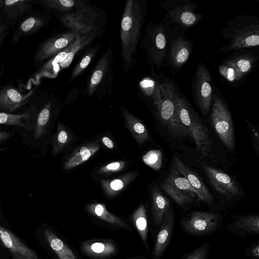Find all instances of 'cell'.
Returning <instances> with one entry per match:
<instances>
[{
  "label": "cell",
  "instance_id": "6da1fadb",
  "mask_svg": "<svg viewBox=\"0 0 259 259\" xmlns=\"http://www.w3.org/2000/svg\"><path fill=\"white\" fill-rule=\"evenodd\" d=\"M147 2L127 0L121 18L120 38L121 43L122 68H131L135 62L142 27L147 13Z\"/></svg>",
  "mask_w": 259,
  "mask_h": 259
},
{
  "label": "cell",
  "instance_id": "7a4b0ae2",
  "mask_svg": "<svg viewBox=\"0 0 259 259\" xmlns=\"http://www.w3.org/2000/svg\"><path fill=\"white\" fill-rule=\"evenodd\" d=\"M229 43L219 51L228 52L249 49L259 45V20L252 15H242L229 20L220 31Z\"/></svg>",
  "mask_w": 259,
  "mask_h": 259
},
{
  "label": "cell",
  "instance_id": "3957f363",
  "mask_svg": "<svg viewBox=\"0 0 259 259\" xmlns=\"http://www.w3.org/2000/svg\"><path fill=\"white\" fill-rule=\"evenodd\" d=\"M176 112L180 122L194 140L197 151L203 156H207L211 146L207 129L179 90L176 97Z\"/></svg>",
  "mask_w": 259,
  "mask_h": 259
},
{
  "label": "cell",
  "instance_id": "277c9868",
  "mask_svg": "<svg viewBox=\"0 0 259 259\" xmlns=\"http://www.w3.org/2000/svg\"><path fill=\"white\" fill-rule=\"evenodd\" d=\"M162 99L156 108L158 117L174 137L191 136L180 122L176 112V97L178 91L173 83L168 80L160 82Z\"/></svg>",
  "mask_w": 259,
  "mask_h": 259
},
{
  "label": "cell",
  "instance_id": "5b68a950",
  "mask_svg": "<svg viewBox=\"0 0 259 259\" xmlns=\"http://www.w3.org/2000/svg\"><path fill=\"white\" fill-rule=\"evenodd\" d=\"M166 33L163 22H150L145 29L141 45L145 50L149 63L159 69L163 65L166 54Z\"/></svg>",
  "mask_w": 259,
  "mask_h": 259
},
{
  "label": "cell",
  "instance_id": "8992f818",
  "mask_svg": "<svg viewBox=\"0 0 259 259\" xmlns=\"http://www.w3.org/2000/svg\"><path fill=\"white\" fill-rule=\"evenodd\" d=\"M210 120L214 130L229 150L235 146V137L231 112L225 101L217 94L212 97Z\"/></svg>",
  "mask_w": 259,
  "mask_h": 259
},
{
  "label": "cell",
  "instance_id": "52a82bcc",
  "mask_svg": "<svg viewBox=\"0 0 259 259\" xmlns=\"http://www.w3.org/2000/svg\"><path fill=\"white\" fill-rule=\"evenodd\" d=\"M113 59L112 46L102 53L91 74L88 85V94L91 96L104 95L111 89L113 79Z\"/></svg>",
  "mask_w": 259,
  "mask_h": 259
},
{
  "label": "cell",
  "instance_id": "ba28073f",
  "mask_svg": "<svg viewBox=\"0 0 259 259\" xmlns=\"http://www.w3.org/2000/svg\"><path fill=\"white\" fill-rule=\"evenodd\" d=\"M160 5L166 12L163 22L189 28L195 25L203 17L202 14L195 11L199 6L190 1L166 0Z\"/></svg>",
  "mask_w": 259,
  "mask_h": 259
},
{
  "label": "cell",
  "instance_id": "9c48e42d",
  "mask_svg": "<svg viewBox=\"0 0 259 259\" xmlns=\"http://www.w3.org/2000/svg\"><path fill=\"white\" fill-rule=\"evenodd\" d=\"M59 20L71 31L80 35L98 33L99 29V15L88 5L74 12L59 15Z\"/></svg>",
  "mask_w": 259,
  "mask_h": 259
},
{
  "label": "cell",
  "instance_id": "30bf717a",
  "mask_svg": "<svg viewBox=\"0 0 259 259\" xmlns=\"http://www.w3.org/2000/svg\"><path fill=\"white\" fill-rule=\"evenodd\" d=\"M160 187L181 206L191 203L198 197L196 191L173 165Z\"/></svg>",
  "mask_w": 259,
  "mask_h": 259
},
{
  "label": "cell",
  "instance_id": "8fae6325",
  "mask_svg": "<svg viewBox=\"0 0 259 259\" xmlns=\"http://www.w3.org/2000/svg\"><path fill=\"white\" fill-rule=\"evenodd\" d=\"M257 59L252 54H238L224 60L219 65V71L227 81L238 82L251 72Z\"/></svg>",
  "mask_w": 259,
  "mask_h": 259
},
{
  "label": "cell",
  "instance_id": "7c38bea8",
  "mask_svg": "<svg viewBox=\"0 0 259 259\" xmlns=\"http://www.w3.org/2000/svg\"><path fill=\"white\" fill-rule=\"evenodd\" d=\"M210 73L202 63L198 64L193 80V94L201 111L208 113L211 105L213 92Z\"/></svg>",
  "mask_w": 259,
  "mask_h": 259
},
{
  "label": "cell",
  "instance_id": "4fadbf2b",
  "mask_svg": "<svg viewBox=\"0 0 259 259\" xmlns=\"http://www.w3.org/2000/svg\"><path fill=\"white\" fill-rule=\"evenodd\" d=\"M78 34L69 31L50 37L39 47L35 55L37 61L52 58L61 52L71 47L76 41Z\"/></svg>",
  "mask_w": 259,
  "mask_h": 259
},
{
  "label": "cell",
  "instance_id": "5bb4252c",
  "mask_svg": "<svg viewBox=\"0 0 259 259\" xmlns=\"http://www.w3.org/2000/svg\"><path fill=\"white\" fill-rule=\"evenodd\" d=\"M203 168L213 189L222 196L230 199L240 194L236 182L230 176L210 166L203 165Z\"/></svg>",
  "mask_w": 259,
  "mask_h": 259
},
{
  "label": "cell",
  "instance_id": "9a60e30c",
  "mask_svg": "<svg viewBox=\"0 0 259 259\" xmlns=\"http://www.w3.org/2000/svg\"><path fill=\"white\" fill-rule=\"evenodd\" d=\"M172 165L190 183L197 194V199L211 203L212 196L201 178L178 157H174Z\"/></svg>",
  "mask_w": 259,
  "mask_h": 259
},
{
  "label": "cell",
  "instance_id": "2e32d148",
  "mask_svg": "<svg viewBox=\"0 0 259 259\" xmlns=\"http://www.w3.org/2000/svg\"><path fill=\"white\" fill-rule=\"evenodd\" d=\"M218 222V217L213 213L195 211L188 220L183 222V226L192 234H203L214 230Z\"/></svg>",
  "mask_w": 259,
  "mask_h": 259
},
{
  "label": "cell",
  "instance_id": "e0dca14e",
  "mask_svg": "<svg viewBox=\"0 0 259 259\" xmlns=\"http://www.w3.org/2000/svg\"><path fill=\"white\" fill-rule=\"evenodd\" d=\"M0 241L9 250L13 257L39 259L36 253L22 242L10 231L0 225Z\"/></svg>",
  "mask_w": 259,
  "mask_h": 259
},
{
  "label": "cell",
  "instance_id": "ac0fdd59",
  "mask_svg": "<svg viewBox=\"0 0 259 259\" xmlns=\"http://www.w3.org/2000/svg\"><path fill=\"white\" fill-rule=\"evenodd\" d=\"M174 222V213L169 204L164 213L154 247L153 254L156 259H159L162 256L168 244L172 231Z\"/></svg>",
  "mask_w": 259,
  "mask_h": 259
},
{
  "label": "cell",
  "instance_id": "d6986e66",
  "mask_svg": "<svg viewBox=\"0 0 259 259\" xmlns=\"http://www.w3.org/2000/svg\"><path fill=\"white\" fill-rule=\"evenodd\" d=\"M192 44L183 37L174 39L170 46L169 61L176 69H180L188 61L191 55Z\"/></svg>",
  "mask_w": 259,
  "mask_h": 259
},
{
  "label": "cell",
  "instance_id": "ffe728a7",
  "mask_svg": "<svg viewBox=\"0 0 259 259\" xmlns=\"http://www.w3.org/2000/svg\"><path fill=\"white\" fill-rule=\"evenodd\" d=\"M100 148L98 141L88 143L74 152L65 161L64 164L65 169H70L88 160Z\"/></svg>",
  "mask_w": 259,
  "mask_h": 259
},
{
  "label": "cell",
  "instance_id": "44dd1931",
  "mask_svg": "<svg viewBox=\"0 0 259 259\" xmlns=\"http://www.w3.org/2000/svg\"><path fill=\"white\" fill-rule=\"evenodd\" d=\"M122 116L127 128L140 145L149 139V134L145 125L125 108H121Z\"/></svg>",
  "mask_w": 259,
  "mask_h": 259
},
{
  "label": "cell",
  "instance_id": "7402d4cb",
  "mask_svg": "<svg viewBox=\"0 0 259 259\" xmlns=\"http://www.w3.org/2000/svg\"><path fill=\"white\" fill-rule=\"evenodd\" d=\"M137 171H130L112 180H101L100 183L104 194L109 197H113L125 188L137 176Z\"/></svg>",
  "mask_w": 259,
  "mask_h": 259
},
{
  "label": "cell",
  "instance_id": "603a6c76",
  "mask_svg": "<svg viewBox=\"0 0 259 259\" xmlns=\"http://www.w3.org/2000/svg\"><path fill=\"white\" fill-rule=\"evenodd\" d=\"M35 110V108L32 107L20 114L0 112V124L18 126L30 131L32 129V120Z\"/></svg>",
  "mask_w": 259,
  "mask_h": 259
},
{
  "label": "cell",
  "instance_id": "cb8c5ba5",
  "mask_svg": "<svg viewBox=\"0 0 259 259\" xmlns=\"http://www.w3.org/2000/svg\"><path fill=\"white\" fill-rule=\"evenodd\" d=\"M28 97V95H22L12 88L4 89L0 91V110L13 111L23 105Z\"/></svg>",
  "mask_w": 259,
  "mask_h": 259
},
{
  "label": "cell",
  "instance_id": "d4e9b609",
  "mask_svg": "<svg viewBox=\"0 0 259 259\" xmlns=\"http://www.w3.org/2000/svg\"><path fill=\"white\" fill-rule=\"evenodd\" d=\"M82 251L87 254L94 257L110 256L116 252V247L109 241H87L82 243Z\"/></svg>",
  "mask_w": 259,
  "mask_h": 259
},
{
  "label": "cell",
  "instance_id": "484cf974",
  "mask_svg": "<svg viewBox=\"0 0 259 259\" xmlns=\"http://www.w3.org/2000/svg\"><path fill=\"white\" fill-rule=\"evenodd\" d=\"M152 214L154 223L160 225L166 210L170 204L169 200L161 192L157 186L152 189Z\"/></svg>",
  "mask_w": 259,
  "mask_h": 259
},
{
  "label": "cell",
  "instance_id": "4316f807",
  "mask_svg": "<svg viewBox=\"0 0 259 259\" xmlns=\"http://www.w3.org/2000/svg\"><path fill=\"white\" fill-rule=\"evenodd\" d=\"M44 235L60 259H78L72 250L51 230L45 229Z\"/></svg>",
  "mask_w": 259,
  "mask_h": 259
},
{
  "label": "cell",
  "instance_id": "83f0119b",
  "mask_svg": "<svg viewBox=\"0 0 259 259\" xmlns=\"http://www.w3.org/2000/svg\"><path fill=\"white\" fill-rule=\"evenodd\" d=\"M86 209L92 214L109 223L125 228H128L130 227L120 218L110 213L104 204L91 203L86 206Z\"/></svg>",
  "mask_w": 259,
  "mask_h": 259
},
{
  "label": "cell",
  "instance_id": "f1b7e54d",
  "mask_svg": "<svg viewBox=\"0 0 259 259\" xmlns=\"http://www.w3.org/2000/svg\"><path fill=\"white\" fill-rule=\"evenodd\" d=\"M44 5L48 9L64 15L81 9L88 5L83 1L75 0H44Z\"/></svg>",
  "mask_w": 259,
  "mask_h": 259
},
{
  "label": "cell",
  "instance_id": "f546056e",
  "mask_svg": "<svg viewBox=\"0 0 259 259\" xmlns=\"http://www.w3.org/2000/svg\"><path fill=\"white\" fill-rule=\"evenodd\" d=\"M160 82L151 77H146L139 84L142 92L151 99L156 108L159 105L162 99Z\"/></svg>",
  "mask_w": 259,
  "mask_h": 259
},
{
  "label": "cell",
  "instance_id": "4dcf8cb0",
  "mask_svg": "<svg viewBox=\"0 0 259 259\" xmlns=\"http://www.w3.org/2000/svg\"><path fill=\"white\" fill-rule=\"evenodd\" d=\"M97 33H93L87 35L78 34L75 42L71 46L65 59L58 65L61 69L68 67L72 63L75 55L81 49L90 44L97 36Z\"/></svg>",
  "mask_w": 259,
  "mask_h": 259
},
{
  "label": "cell",
  "instance_id": "1f68e13d",
  "mask_svg": "<svg viewBox=\"0 0 259 259\" xmlns=\"http://www.w3.org/2000/svg\"><path fill=\"white\" fill-rule=\"evenodd\" d=\"M132 220L143 242L147 248L148 226L146 209L143 204L140 205L133 213Z\"/></svg>",
  "mask_w": 259,
  "mask_h": 259
},
{
  "label": "cell",
  "instance_id": "d6a6232c",
  "mask_svg": "<svg viewBox=\"0 0 259 259\" xmlns=\"http://www.w3.org/2000/svg\"><path fill=\"white\" fill-rule=\"evenodd\" d=\"M52 138V155L55 156L71 141V135L64 125L58 122L57 130Z\"/></svg>",
  "mask_w": 259,
  "mask_h": 259
},
{
  "label": "cell",
  "instance_id": "836d02e7",
  "mask_svg": "<svg viewBox=\"0 0 259 259\" xmlns=\"http://www.w3.org/2000/svg\"><path fill=\"white\" fill-rule=\"evenodd\" d=\"M51 106V102L47 103L38 114L33 133L35 140L41 138L46 133L50 118Z\"/></svg>",
  "mask_w": 259,
  "mask_h": 259
},
{
  "label": "cell",
  "instance_id": "e575fe53",
  "mask_svg": "<svg viewBox=\"0 0 259 259\" xmlns=\"http://www.w3.org/2000/svg\"><path fill=\"white\" fill-rule=\"evenodd\" d=\"M238 229L255 234L259 233V216L250 214L239 218L235 223Z\"/></svg>",
  "mask_w": 259,
  "mask_h": 259
},
{
  "label": "cell",
  "instance_id": "d590c367",
  "mask_svg": "<svg viewBox=\"0 0 259 259\" xmlns=\"http://www.w3.org/2000/svg\"><path fill=\"white\" fill-rule=\"evenodd\" d=\"M100 45L97 44L91 48L80 61L74 68L70 76V81H73L88 66L99 50Z\"/></svg>",
  "mask_w": 259,
  "mask_h": 259
},
{
  "label": "cell",
  "instance_id": "8d00e7d4",
  "mask_svg": "<svg viewBox=\"0 0 259 259\" xmlns=\"http://www.w3.org/2000/svg\"><path fill=\"white\" fill-rule=\"evenodd\" d=\"M162 153L159 150H151L142 157L143 161L155 170H158L162 165Z\"/></svg>",
  "mask_w": 259,
  "mask_h": 259
},
{
  "label": "cell",
  "instance_id": "74e56055",
  "mask_svg": "<svg viewBox=\"0 0 259 259\" xmlns=\"http://www.w3.org/2000/svg\"><path fill=\"white\" fill-rule=\"evenodd\" d=\"M44 24V20L36 17H29L25 20L20 25V30L22 32L28 33L38 29Z\"/></svg>",
  "mask_w": 259,
  "mask_h": 259
},
{
  "label": "cell",
  "instance_id": "f35d334b",
  "mask_svg": "<svg viewBox=\"0 0 259 259\" xmlns=\"http://www.w3.org/2000/svg\"><path fill=\"white\" fill-rule=\"evenodd\" d=\"M71 47L61 52L54 57L51 58V59L45 64L42 70L45 71H51L54 73L56 65L59 64L61 62L65 59L67 53L70 51Z\"/></svg>",
  "mask_w": 259,
  "mask_h": 259
},
{
  "label": "cell",
  "instance_id": "ab89813d",
  "mask_svg": "<svg viewBox=\"0 0 259 259\" xmlns=\"http://www.w3.org/2000/svg\"><path fill=\"white\" fill-rule=\"evenodd\" d=\"M126 162L123 160L114 161L102 166L98 170L99 174H108L119 172L124 168Z\"/></svg>",
  "mask_w": 259,
  "mask_h": 259
},
{
  "label": "cell",
  "instance_id": "60d3db41",
  "mask_svg": "<svg viewBox=\"0 0 259 259\" xmlns=\"http://www.w3.org/2000/svg\"><path fill=\"white\" fill-rule=\"evenodd\" d=\"M207 253L206 246L203 245L196 249L186 259H204Z\"/></svg>",
  "mask_w": 259,
  "mask_h": 259
},
{
  "label": "cell",
  "instance_id": "b9f144b4",
  "mask_svg": "<svg viewBox=\"0 0 259 259\" xmlns=\"http://www.w3.org/2000/svg\"><path fill=\"white\" fill-rule=\"evenodd\" d=\"M247 122H248L249 127L250 130L252 140H254V142L253 143L254 144H255L256 145L255 148H256V151L258 152V146L259 141L258 128L253 126V125H252L251 123H250L247 120Z\"/></svg>",
  "mask_w": 259,
  "mask_h": 259
},
{
  "label": "cell",
  "instance_id": "7bdbcfd3",
  "mask_svg": "<svg viewBox=\"0 0 259 259\" xmlns=\"http://www.w3.org/2000/svg\"><path fill=\"white\" fill-rule=\"evenodd\" d=\"M102 142L107 148L109 149H113L114 148V144L112 141L108 137H103L102 138Z\"/></svg>",
  "mask_w": 259,
  "mask_h": 259
},
{
  "label": "cell",
  "instance_id": "ee69618b",
  "mask_svg": "<svg viewBox=\"0 0 259 259\" xmlns=\"http://www.w3.org/2000/svg\"><path fill=\"white\" fill-rule=\"evenodd\" d=\"M10 137V134L6 131H0V143L7 140Z\"/></svg>",
  "mask_w": 259,
  "mask_h": 259
},
{
  "label": "cell",
  "instance_id": "f6af8a7d",
  "mask_svg": "<svg viewBox=\"0 0 259 259\" xmlns=\"http://www.w3.org/2000/svg\"><path fill=\"white\" fill-rule=\"evenodd\" d=\"M253 254L258 257V255H259V252H258V245H257V246H256V247H255L253 249Z\"/></svg>",
  "mask_w": 259,
  "mask_h": 259
},
{
  "label": "cell",
  "instance_id": "bcb514c9",
  "mask_svg": "<svg viewBox=\"0 0 259 259\" xmlns=\"http://www.w3.org/2000/svg\"><path fill=\"white\" fill-rule=\"evenodd\" d=\"M4 29V25H0V34L3 31V30Z\"/></svg>",
  "mask_w": 259,
  "mask_h": 259
},
{
  "label": "cell",
  "instance_id": "7dc6e473",
  "mask_svg": "<svg viewBox=\"0 0 259 259\" xmlns=\"http://www.w3.org/2000/svg\"><path fill=\"white\" fill-rule=\"evenodd\" d=\"M13 259H27V258H25L21 257H17V256H15V257H13Z\"/></svg>",
  "mask_w": 259,
  "mask_h": 259
}]
</instances>
